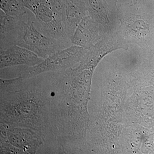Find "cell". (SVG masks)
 I'll return each instance as SVG.
<instances>
[{
  "mask_svg": "<svg viewBox=\"0 0 154 154\" xmlns=\"http://www.w3.org/2000/svg\"><path fill=\"white\" fill-rule=\"evenodd\" d=\"M22 21V18L9 16L1 11L0 15V31L1 38L6 34L14 31H17Z\"/></svg>",
  "mask_w": 154,
  "mask_h": 154,
  "instance_id": "cell-10",
  "label": "cell"
},
{
  "mask_svg": "<svg viewBox=\"0 0 154 154\" xmlns=\"http://www.w3.org/2000/svg\"><path fill=\"white\" fill-rule=\"evenodd\" d=\"M96 37V26L89 18L83 19L77 28L71 41L73 44L82 46L91 45Z\"/></svg>",
  "mask_w": 154,
  "mask_h": 154,
  "instance_id": "cell-8",
  "label": "cell"
},
{
  "mask_svg": "<svg viewBox=\"0 0 154 154\" xmlns=\"http://www.w3.org/2000/svg\"><path fill=\"white\" fill-rule=\"evenodd\" d=\"M43 59L29 50L14 44L7 49L1 48L0 68L24 66H33L40 63Z\"/></svg>",
  "mask_w": 154,
  "mask_h": 154,
  "instance_id": "cell-6",
  "label": "cell"
},
{
  "mask_svg": "<svg viewBox=\"0 0 154 154\" xmlns=\"http://www.w3.org/2000/svg\"><path fill=\"white\" fill-rule=\"evenodd\" d=\"M14 44L29 50L45 59L51 54L67 47V42L50 37L36 27L34 22L22 19Z\"/></svg>",
  "mask_w": 154,
  "mask_h": 154,
  "instance_id": "cell-4",
  "label": "cell"
},
{
  "mask_svg": "<svg viewBox=\"0 0 154 154\" xmlns=\"http://www.w3.org/2000/svg\"><path fill=\"white\" fill-rule=\"evenodd\" d=\"M26 8L31 11L45 35L67 42L69 38L64 29L62 2L59 0H24Z\"/></svg>",
  "mask_w": 154,
  "mask_h": 154,
  "instance_id": "cell-2",
  "label": "cell"
},
{
  "mask_svg": "<svg viewBox=\"0 0 154 154\" xmlns=\"http://www.w3.org/2000/svg\"><path fill=\"white\" fill-rule=\"evenodd\" d=\"M61 5L64 29L71 40L87 8L84 0H62Z\"/></svg>",
  "mask_w": 154,
  "mask_h": 154,
  "instance_id": "cell-7",
  "label": "cell"
},
{
  "mask_svg": "<svg viewBox=\"0 0 154 154\" xmlns=\"http://www.w3.org/2000/svg\"><path fill=\"white\" fill-rule=\"evenodd\" d=\"M59 1H60V2H62V0H59Z\"/></svg>",
  "mask_w": 154,
  "mask_h": 154,
  "instance_id": "cell-12",
  "label": "cell"
},
{
  "mask_svg": "<svg viewBox=\"0 0 154 154\" xmlns=\"http://www.w3.org/2000/svg\"><path fill=\"white\" fill-rule=\"evenodd\" d=\"M142 20H134L133 23L130 22L128 25V30L133 35L137 36H141L146 35L148 31L147 25L143 21L140 24Z\"/></svg>",
  "mask_w": 154,
  "mask_h": 154,
  "instance_id": "cell-11",
  "label": "cell"
},
{
  "mask_svg": "<svg viewBox=\"0 0 154 154\" xmlns=\"http://www.w3.org/2000/svg\"><path fill=\"white\" fill-rule=\"evenodd\" d=\"M86 52L82 48L69 46L51 54L38 64L22 68L19 71V76L29 79L49 72L65 70L81 60Z\"/></svg>",
  "mask_w": 154,
  "mask_h": 154,
  "instance_id": "cell-5",
  "label": "cell"
},
{
  "mask_svg": "<svg viewBox=\"0 0 154 154\" xmlns=\"http://www.w3.org/2000/svg\"><path fill=\"white\" fill-rule=\"evenodd\" d=\"M0 154H36L45 146L44 137L28 128L1 123Z\"/></svg>",
  "mask_w": 154,
  "mask_h": 154,
  "instance_id": "cell-3",
  "label": "cell"
},
{
  "mask_svg": "<svg viewBox=\"0 0 154 154\" xmlns=\"http://www.w3.org/2000/svg\"><path fill=\"white\" fill-rule=\"evenodd\" d=\"M48 74L0 79V122L37 131L44 137L45 146L57 153L60 110L55 80L51 72Z\"/></svg>",
  "mask_w": 154,
  "mask_h": 154,
  "instance_id": "cell-1",
  "label": "cell"
},
{
  "mask_svg": "<svg viewBox=\"0 0 154 154\" xmlns=\"http://www.w3.org/2000/svg\"><path fill=\"white\" fill-rule=\"evenodd\" d=\"M133 1H134V0H133Z\"/></svg>",
  "mask_w": 154,
  "mask_h": 154,
  "instance_id": "cell-13",
  "label": "cell"
},
{
  "mask_svg": "<svg viewBox=\"0 0 154 154\" xmlns=\"http://www.w3.org/2000/svg\"><path fill=\"white\" fill-rule=\"evenodd\" d=\"M0 8L7 15L18 18L27 13L24 0H0Z\"/></svg>",
  "mask_w": 154,
  "mask_h": 154,
  "instance_id": "cell-9",
  "label": "cell"
}]
</instances>
